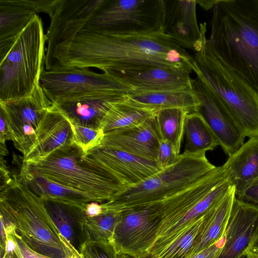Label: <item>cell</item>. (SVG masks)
I'll use <instances>...</instances> for the list:
<instances>
[{
    "label": "cell",
    "instance_id": "cell-33",
    "mask_svg": "<svg viewBox=\"0 0 258 258\" xmlns=\"http://www.w3.org/2000/svg\"><path fill=\"white\" fill-rule=\"evenodd\" d=\"M1 226L13 238L15 244L13 251L17 258H53L31 249L22 239L12 223L1 220Z\"/></svg>",
    "mask_w": 258,
    "mask_h": 258
},
{
    "label": "cell",
    "instance_id": "cell-41",
    "mask_svg": "<svg viewBox=\"0 0 258 258\" xmlns=\"http://www.w3.org/2000/svg\"><path fill=\"white\" fill-rule=\"evenodd\" d=\"M3 256L5 258H15V255L13 252H8L5 251L4 252Z\"/></svg>",
    "mask_w": 258,
    "mask_h": 258
},
{
    "label": "cell",
    "instance_id": "cell-34",
    "mask_svg": "<svg viewBox=\"0 0 258 258\" xmlns=\"http://www.w3.org/2000/svg\"><path fill=\"white\" fill-rule=\"evenodd\" d=\"M62 0H11L17 5L32 10L36 14L44 13L51 18L55 13Z\"/></svg>",
    "mask_w": 258,
    "mask_h": 258
},
{
    "label": "cell",
    "instance_id": "cell-1",
    "mask_svg": "<svg viewBox=\"0 0 258 258\" xmlns=\"http://www.w3.org/2000/svg\"><path fill=\"white\" fill-rule=\"evenodd\" d=\"M150 66L192 71V56L161 27L154 32L134 34L83 29L56 47L46 70L96 68L111 73Z\"/></svg>",
    "mask_w": 258,
    "mask_h": 258
},
{
    "label": "cell",
    "instance_id": "cell-17",
    "mask_svg": "<svg viewBox=\"0 0 258 258\" xmlns=\"http://www.w3.org/2000/svg\"><path fill=\"white\" fill-rule=\"evenodd\" d=\"M155 114L138 125L105 133L99 145L156 162L161 138Z\"/></svg>",
    "mask_w": 258,
    "mask_h": 258
},
{
    "label": "cell",
    "instance_id": "cell-39",
    "mask_svg": "<svg viewBox=\"0 0 258 258\" xmlns=\"http://www.w3.org/2000/svg\"><path fill=\"white\" fill-rule=\"evenodd\" d=\"M102 212L101 204L96 202L89 203L85 210L86 216L88 217H94L100 215Z\"/></svg>",
    "mask_w": 258,
    "mask_h": 258
},
{
    "label": "cell",
    "instance_id": "cell-36",
    "mask_svg": "<svg viewBox=\"0 0 258 258\" xmlns=\"http://www.w3.org/2000/svg\"><path fill=\"white\" fill-rule=\"evenodd\" d=\"M235 198L240 202L258 207V177L236 195Z\"/></svg>",
    "mask_w": 258,
    "mask_h": 258
},
{
    "label": "cell",
    "instance_id": "cell-26",
    "mask_svg": "<svg viewBox=\"0 0 258 258\" xmlns=\"http://www.w3.org/2000/svg\"><path fill=\"white\" fill-rule=\"evenodd\" d=\"M185 148L189 154H206L219 146L218 142L202 116L197 111L188 113L184 126Z\"/></svg>",
    "mask_w": 258,
    "mask_h": 258
},
{
    "label": "cell",
    "instance_id": "cell-27",
    "mask_svg": "<svg viewBox=\"0 0 258 258\" xmlns=\"http://www.w3.org/2000/svg\"><path fill=\"white\" fill-rule=\"evenodd\" d=\"M124 100L114 102L105 115L101 125L104 133L141 124L156 112L134 106Z\"/></svg>",
    "mask_w": 258,
    "mask_h": 258
},
{
    "label": "cell",
    "instance_id": "cell-24",
    "mask_svg": "<svg viewBox=\"0 0 258 258\" xmlns=\"http://www.w3.org/2000/svg\"><path fill=\"white\" fill-rule=\"evenodd\" d=\"M19 177L35 194L85 211L87 205L96 202L89 195L71 189L41 176L20 171Z\"/></svg>",
    "mask_w": 258,
    "mask_h": 258
},
{
    "label": "cell",
    "instance_id": "cell-42",
    "mask_svg": "<svg viewBox=\"0 0 258 258\" xmlns=\"http://www.w3.org/2000/svg\"><path fill=\"white\" fill-rule=\"evenodd\" d=\"M118 258H133L128 255L123 254H119L118 255Z\"/></svg>",
    "mask_w": 258,
    "mask_h": 258
},
{
    "label": "cell",
    "instance_id": "cell-23",
    "mask_svg": "<svg viewBox=\"0 0 258 258\" xmlns=\"http://www.w3.org/2000/svg\"><path fill=\"white\" fill-rule=\"evenodd\" d=\"M224 164L228 179L237 195L258 177V136L249 138L228 156Z\"/></svg>",
    "mask_w": 258,
    "mask_h": 258
},
{
    "label": "cell",
    "instance_id": "cell-2",
    "mask_svg": "<svg viewBox=\"0 0 258 258\" xmlns=\"http://www.w3.org/2000/svg\"><path fill=\"white\" fill-rule=\"evenodd\" d=\"M207 44L258 91V0H216Z\"/></svg>",
    "mask_w": 258,
    "mask_h": 258
},
{
    "label": "cell",
    "instance_id": "cell-7",
    "mask_svg": "<svg viewBox=\"0 0 258 258\" xmlns=\"http://www.w3.org/2000/svg\"><path fill=\"white\" fill-rule=\"evenodd\" d=\"M46 44L42 19L35 14L9 49L0 52V102L24 97L40 84Z\"/></svg>",
    "mask_w": 258,
    "mask_h": 258
},
{
    "label": "cell",
    "instance_id": "cell-4",
    "mask_svg": "<svg viewBox=\"0 0 258 258\" xmlns=\"http://www.w3.org/2000/svg\"><path fill=\"white\" fill-rule=\"evenodd\" d=\"M20 171L41 176L86 194L100 204L110 200L125 188L74 143L37 162H22Z\"/></svg>",
    "mask_w": 258,
    "mask_h": 258
},
{
    "label": "cell",
    "instance_id": "cell-37",
    "mask_svg": "<svg viewBox=\"0 0 258 258\" xmlns=\"http://www.w3.org/2000/svg\"><path fill=\"white\" fill-rule=\"evenodd\" d=\"M0 142L6 145L7 141H12V137L3 111L0 109Z\"/></svg>",
    "mask_w": 258,
    "mask_h": 258
},
{
    "label": "cell",
    "instance_id": "cell-8",
    "mask_svg": "<svg viewBox=\"0 0 258 258\" xmlns=\"http://www.w3.org/2000/svg\"><path fill=\"white\" fill-rule=\"evenodd\" d=\"M40 85L52 104L102 93L128 94L135 90L108 73H97L89 68L44 69Z\"/></svg>",
    "mask_w": 258,
    "mask_h": 258
},
{
    "label": "cell",
    "instance_id": "cell-3",
    "mask_svg": "<svg viewBox=\"0 0 258 258\" xmlns=\"http://www.w3.org/2000/svg\"><path fill=\"white\" fill-rule=\"evenodd\" d=\"M1 219L12 223L34 251L53 258H83L60 233L43 200L13 175L0 195Z\"/></svg>",
    "mask_w": 258,
    "mask_h": 258
},
{
    "label": "cell",
    "instance_id": "cell-35",
    "mask_svg": "<svg viewBox=\"0 0 258 258\" xmlns=\"http://www.w3.org/2000/svg\"><path fill=\"white\" fill-rule=\"evenodd\" d=\"M180 158V154L176 152L170 142L160 139L156 162L161 170L174 164Z\"/></svg>",
    "mask_w": 258,
    "mask_h": 258
},
{
    "label": "cell",
    "instance_id": "cell-32",
    "mask_svg": "<svg viewBox=\"0 0 258 258\" xmlns=\"http://www.w3.org/2000/svg\"><path fill=\"white\" fill-rule=\"evenodd\" d=\"M83 258H118L114 245L107 240H84L80 246Z\"/></svg>",
    "mask_w": 258,
    "mask_h": 258
},
{
    "label": "cell",
    "instance_id": "cell-21",
    "mask_svg": "<svg viewBox=\"0 0 258 258\" xmlns=\"http://www.w3.org/2000/svg\"><path fill=\"white\" fill-rule=\"evenodd\" d=\"M126 95L115 92L102 93L53 104L72 124L100 129L102 120L112 104L123 100Z\"/></svg>",
    "mask_w": 258,
    "mask_h": 258
},
{
    "label": "cell",
    "instance_id": "cell-6",
    "mask_svg": "<svg viewBox=\"0 0 258 258\" xmlns=\"http://www.w3.org/2000/svg\"><path fill=\"white\" fill-rule=\"evenodd\" d=\"M216 167L206 154L183 153L174 164L101 204L102 210L122 213L147 207L194 185Z\"/></svg>",
    "mask_w": 258,
    "mask_h": 258
},
{
    "label": "cell",
    "instance_id": "cell-25",
    "mask_svg": "<svg viewBox=\"0 0 258 258\" xmlns=\"http://www.w3.org/2000/svg\"><path fill=\"white\" fill-rule=\"evenodd\" d=\"M235 190L234 186L231 185L217 204L213 215L196 243L192 257L225 235L235 198Z\"/></svg>",
    "mask_w": 258,
    "mask_h": 258
},
{
    "label": "cell",
    "instance_id": "cell-5",
    "mask_svg": "<svg viewBox=\"0 0 258 258\" xmlns=\"http://www.w3.org/2000/svg\"><path fill=\"white\" fill-rule=\"evenodd\" d=\"M207 38L192 56V71L200 76L228 110L243 136H258V91L221 60Z\"/></svg>",
    "mask_w": 258,
    "mask_h": 258
},
{
    "label": "cell",
    "instance_id": "cell-18",
    "mask_svg": "<svg viewBox=\"0 0 258 258\" xmlns=\"http://www.w3.org/2000/svg\"><path fill=\"white\" fill-rule=\"evenodd\" d=\"M181 68L150 66L108 73L137 91L192 88L190 73Z\"/></svg>",
    "mask_w": 258,
    "mask_h": 258
},
{
    "label": "cell",
    "instance_id": "cell-16",
    "mask_svg": "<svg viewBox=\"0 0 258 258\" xmlns=\"http://www.w3.org/2000/svg\"><path fill=\"white\" fill-rule=\"evenodd\" d=\"M85 156L107 170L122 185H134L161 170L155 161L112 148L98 146Z\"/></svg>",
    "mask_w": 258,
    "mask_h": 258
},
{
    "label": "cell",
    "instance_id": "cell-11",
    "mask_svg": "<svg viewBox=\"0 0 258 258\" xmlns=\"http://www.w3.org/2000/svg\"><path fill=\"white\" fill-rule=\"evenodd\" d=\"M40 84L29 94L13 100L0 102L15 147L25 157L35 143L39 122L52 105Z\"/></svg>",
    "mask_w": 258,
    "mask_h": 258
},
{
    "label": "cell",
    "instance_id": "cell-13",
    "mask_svg": "<svg viewBox=\"0 0 258 258\" xmlns=\"http://www.w3.org/2000/svg\"><path fill=\"white\" fill-rule=\"evenodd\" d=\"M191 86L199 102L196 111L205 119L219 145L228 156L244 143L245 137L222 102L202 78L197 75Z\"/></svg>",
    "mask_w": 258,
    "mask_h": 258
},
{
    "label": "cell",
    "instance_id": "cell-15",
    "mask_svg": "<svg viewBox=\"0 0 258 258\" xmlns=\"http://www.w3.org/2000/svg\"><path fill=\"white\" fill-rule=\"evenodd\" d=\"M161 27L184 49L197 51L207 32V24L198 25L196 1L162 0Z\"/></svg>",
    "mask_w": 258,
    "mask_h": 258
},
{
    "label": "cell",
    "instance_id": "cell-19",
    "mask_svg": "<svg viewBox=\"0 0 258 258\" xmlns=\"http://www.w3.org/2000/svg\"><path fill=\"white\" fill-rule=\"evenodd\" d=\"M72 123L56 106L52 104L43 114L34 144L22 162L41 161L54 151L73 143Z\"/></svg>",
    "mask_w": 258,
    "mask_h": 258
},
{
    "label": "cell",
    "instance_id": "cell-40",
    "mask_svg": "<svg viewBox=\"0 0 258 258\" xmlns=\"http://www.w3.org/2000/svg\"><path fill=\"white\" fill-rule=\"evenodd\" d=\"M216 1H196L197 4H199L203 9L208 10L213 9Z\"/></svg>",
    "mask_w": 258,
    "mask_h": 258
},
{
    "label": "cell",
    "instance_id": "cell-12",
    "mask_svg": "<svg viewBox=\"0 0 258 258\" xmlns=\"http://www.w3.org/2000/svg\"><path fill=\"white\" fill-rule=\"evenodd\" d=\"M120 214L110 243L118 254L138 258L154 244L160 213L154 206L150 205Z\"/></svg>",
    "mask_w": 258,
    "mask_h": 258
},
{
    "label": "cell",
    "instance_id": "cell-14",
    "mask_svg": "<svg viewBox=\"0 0 258 258\" xmlns=\"http://www.w3.org/2000/svg\"><path fill=\"white\" fill-rule=\"evenodd\" d=\"M105 0H62L50 22L45 36L46 69L51 60L55 49L74 38L101 8Z\"/></svg>",
    "mask_w": 258,
    "mask_h": 258
},
{
    "label": "cell",
    "instance_id": "cell-22",
    "mask_svg": "<svg viewBox=\"0 0 258 258\" xmlns=\"http://www.w3.org/2000/svg\"><path fill=\"white\" fill-rule=\"evenodd\" d=\"M124 100L134 106L155 112L179 108L191 112L196 111L199 104L192 88L157 91L134 90L125 95Z\"/></svg>",
    "mask_w": 258,
    "mask_h": 258
},
{
    "label": "cell",
    "instance_id": "cell-29",
    "mask_svg": "<svg viewBox=\"0 0 258 258\" xmlns=\"http://www.w3.org/2000/svg\"><path fill=\"white\" fill-rule=\"evenodd\" d=\"M188 113V111L182 108H172L159 110L155 114L161 139L170 142L178 154L184 136L185 119Z\"/></svg>",
    "mask_w": 258,
    "mask_h": 258
},
{
    "label": "cell",
    "instance_id": "cell-28",
    "mask_svg": "<svg viewBox=\"0 0 258 258\" xmlns=\"http://www.w3.org/2000/svg\"><path fill=\"white\" fill-rule=\"evenodd\" d=\"M35 14L11 0H0V41L15 40Z\"/></svg>",
    "mask_w": 258,
    "mask_h": 258
},
{
    "label": "cell",
    "instance_id": "cell-30",
    "mask_svg": "<svg viewBox=\"0 0 258 258\" xmlns=\"http://www.w3.org/2000/svg\"><path fill=\"white\" fill-rule=\"evenodd\" d=\"M120 213L102 211L96 216H85L77 222L85 240H104L111 242Z\"/></svg>",
    "mask_w": 258,
    "mask_h": 258
},
{
    "label": "cell",
    "instance_id": "cell-38",
    "mask_svg": "<svg viewBox=\"0 0 258 258\" xmlns=\"http://www.w3.org/2000/svg\"><path fill=\"white\" fill-rule=\"evenodd\" d=\"M245 258H258V229L244 251Z\"/></svg>",
    "mask_w": 258,
    "mask_h": 258
},
{
    "label": "cell",
    "instance_id": "cell-10",
    "mask_svg": "<svg viewBox=\"0 0 258 258\" xmlns=\"http://www.w3.org/2000/svg\"><path fill=\"white\" fill-rule=\"evenodd\" d=\"M228 178L224 164L186 189L150 205L158 209L160 221L154 244L144 255L155 254L174 240L182 231L183 220L191 209L214 187Z\"/></svg>",
    "mask_w": 258,
    "mask_h": 258
},
{
    "label": "cell",
    "instance_id": "cell-9",
    "mask_svg": "<svg viewBox=\"0 0 258 258\" xmlns=\"http://www.w3.org/2000/svg\"><path fill=\"white\" fill-rule=\"evenodd\" d=\"M162 0H105L83 29L116 34L143 33L161 28Z\"/></svg>",
    "mask_w": 258,
    "mask_h": 258
},
{
    "label": "cell",
    "instance_id": "cell-31",
    "mask_svg": "<svg viewBox=\"0 0 258 258\" xmlns=\"http://www.w3.org/2000/svg\"><path fill=\"white\" fill-rule=\"evenodd\" d=\"M73 143L80 148L85 154L99 146L104 136L102 129H95L72 124Z\"/></svg>",
    "mask_w": 258,
    "mask_h": 258
},
{
    "label": "cell",
    "instance_id": "cell-20",
    "mask_svg": "<svg viewBox=\"0 0 258 258\" xmlns=\"http://www.w3.org/2000/svg\"><path fill=\"white\" fill-rule=\"evenodd\" d=\"M258 229V207L235 198L223 245L215 258H245L244 251Z\"/></svg>",
    "mask_w": 258,
    "mask_h": 258
}]
</instances>
